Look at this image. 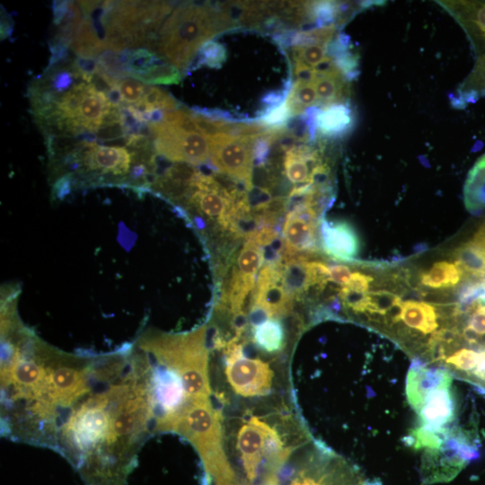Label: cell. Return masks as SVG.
Instances as JSON below:
<instances>
[{
  "label": "cell",
  "mask_w": 485,
  "mask_h": 485,
  "mask_svg": "<svg viewBox=\"0 0 485 485\" xmlns=\"http://www.w3.org/2000/svg\"><path fill=\"white\" fill-rule=\"evenodd\" d=\"M296 297L287 285L283 263H266L259 272L247 321L283 319L292 313Z\"/></svg>",
  "instance_id": "8992f818"
},
{
  "label": "cell",
  "mask_w": 485,
  "mask_h": 485,
  "mask_svg": "<svg viewBox=\"0 0 485 485\" xmlns=\"http://www.w3.org/2000/svg\"><path fill=\"white\" fill-rule=\"evenodd\" d=\"M456 259L475 279H485V221L473 235L456 248Z\"/></svg>",
  "instance_id": "9a60e30c"
},
{
  "label": "cell",
  "mask_w": 485,
  "mask_h": 485,
  "mask_svg": "<svg viewBox=\"0 0 485 485\" xmlns=\"http://www.w3.org/2000/svg\"><path fill=\"white\" fill-rule=\"evenodd\" d=\"M70 1H54L53 2V22L58 26L69 11Z\"/></svg>",
  "instance_id": "484cf974"
},
{
  "label": "cell",
  "mask_w": 485,
  "mask_h": 485,
  "mask_svg": "<svg viewBox=\"0 0 485 485\" xmlns=\"http://www.w3.org/2000/svg\"><path fill=\"white\" fill-rule=\"evenodd\" d=\"M320 240L324 252L337 260L349 262L358 255L360 249L358 234L347 221L322 220Z\"/></svg>",
  "instance_id": "30bf717a"
},
{
  "label": "cell",
  "mask_w": 485,
  "mask_h": 485,
  "mask_svg": "<svg viewBox=\"0 0 485 485\" xmlns=\"http://www.w3.org/2000/svg\"><path fill=\"white\" fill-rule=\"evenodd\" d=\"M263 261L264 246L252 236L247 235V240L234 263L225 299V311L231 316V320L245 317L243 305L256 284L257 275L263 267Z\"/></svg>",
  "instance_id": "ba28073f"
},
{
  "label": "cell",
  "mask_w": 485,
  "mask_h": 485,
  "mask_svg": "<svg viewBox=\"0 0 485 485\" xmlns=\"http://www.w3.org/2000/svg\"><path fill=\"white\" fill-rule=\"evenodd\" d=\"M96 61L99 69L116 82L128 76L126 50L121 52L106 50L97 57Z\"/></svg>",
  "instance_id": "44dd1931"
},
{
  "label": "cell",
  "mask_w": 485,
  "mask_h": 485,
  "mask_svg": "<svg viewBox=\"0 0 485 485\" xmlns=\"http://www.w3.org/2000/svg\"><path fill=\"white\" fill-rule=\"evenodd\" d=\"M291 117L301 116L318 107V97L312 79L295 78L285 101Z\"/></svg>",
  "instance_id": "ac0fdd59"
},
{
  "label": "cell",
  "mask_w": 485,
  "mask_h": 485,
  "mask_svg": "<svg viewBox=\"0 0 485 485\" xmlns=\"http://www.w3.org/2000/svg\"><path fill=\"white\" fill-rule=\"evenodd\" d=\"M463 200L471 214L479 215L485 211V154L475 162L467 174Z\"/></svg>",
  "instance_id": "2e32d148"
},
{
  "label": "cell",
  "mask_w": 485,
  "mask_h": 485,
  "mask_svg": "<svg viewBox=\"0 0 485 485\" xmlns=\"http://www.w3.org/2000/svg\"><path fill=\"white\" fill-rule=\"evenodd\" d=\"M145 86L133 79L125 78L119 81L117 87L122 98L121 107H124L125 103L129 106L138 102L143 96Z\"/></svg>",
  "instance_id": "603a6c76"
},
{
  "label": "cell",
  "mask_w": 485,
  "mask_h": 485,
  "mask_svg": "<svg viewBox=\"0 0 485 485\" xmlns=\"http://www.w3.org/2000/svg\"><path fill=\"white\" fill-rule=\"evenodd\" d=\"M418 280L419 286L431 292H450L457 291L470 279L455 260H444L434 262L428 269L421 271Z\"/></svg>",
  "instance_id": "4fadbf2b"
},
{
  "label": "cell",
  "mask_w": 485,
  "mask_h": 485,
  "mask_svg": "<svg viewBox=\"0 0 485 485\" xmlns=\"http://www.w3.org/2000/svg\"><path fill=\"white\" fill-rule=\"evenodd\" d=\"M155 153L174 163L192 165L209 159V142L204 135L188 133L163 121L147 123Z\"/></svg>",
  "instance_id": "9c48e42d"
},
{
  "label": "cell",
  "mask_w": 485,
  "mask_h": 485,
  "mask_svg": "<svg viewBox=\"0 0 485 485\" xmlns=\"http://www.w3.org/2000/svg\"><path fill=\"white\" fill-rule=\"evenodd\" d=\"M45 139L51 163L75 154L84 143L83 140L71 135H48L45 136Z\"/></svg>",
  "instance_id": "ffe728a7"
},
{
  "label": "cell",
  "mask_w": 485,
  "mask_h": 485,
  "mask_svg": "<svg viewBox=\"0 0 485 485\" xmlns=\"http://www.w3.org/2000/svg\"><path fill=\"white\" fill-rule=\"evenodd\" d=\"M166 3H167V4H169V6H170V9H171V11H172V7H173V5H174V4H172L171 2H166ZM170 13H171V12H170ZM161 27H162V26H161ZM160 29H161V28H160ZM159 31H160V30H159ZM158 32H159V31H158ZM158 32H157V34L155 35V37H157V35H158Z\"/></svg>",
  "instance_id": "83f0119b"
},
{
  "label": "cell",
  "mask_w": 485,
  "mask_h": 485,
  "mask_svg": "<svg viewBox=\"0 0 485 485\" xmlns=\"http://www.w3.org/2000/svg\"><path fill=\"white\" fill-rule=\"evenodd\" d=\"M312 81L316 90L319 108L348 103L349 80L336 64L313 69Z\"/></svg>",
  "instance_id": "7c38bea8"
},
{
  "label": "cell",
  "mask_w": 485,
  "mask_h": 485,
  "mask_svg": "<svg viewBox=\"0 0 485 485\" xmlns=\"http://www.w3.org/2000/svg\"><path fill=\"white\" fill-rule=\"evenodd\" d=\"M70 48L77 57L84 58L98 57L106 49L90 16L84 17Z\"/></svg>",
  "instance_id": "e0dca14e"
},
{
  "label": "cell",
  "mask_w": 485,
  "mask_h": 485,
  "mask_svg": "<svg viewBox=\"0 0 485 485\" xmlns=\"http://www.w3.org/2000/svg\"><path fill=\"white\" fill-rule=\"evenodd\" d=\"M278 485H382L349 459L313 439L297 449L278 474Z\"/></svg>",
  "instance_id": "277c9868"
},
{
  "label": "cell",
  "mask_w": 485,
  "mask_h": 485,
  "mask_svg": "<svg viewBox=\"0 0 485 485\" xmlns=\"http://www.w3.org/2000/svg\"><path fill=\"white\" fill-rule=\"evenodd\" d=\"M160 60L142 71L130 75L136 80L146 84H178L181 81L179 69L168 61Z\"/></svg>",
  "instance_id": "d6986e66"
},
{
  "label": "cell",
  "mask_w": 485,
  "mask_h": 485,
  "mask_svg": "<svg viewBox=\"0 0 485 485\" xmlns=\"http://www.w3.org/2000/svg\"><path fill=\"white\" fill-rule=\"evenodd\" d=\"M238 28L225 4H180L163 22L155 52L185 71L199 48L212 38Z\"/></svg>",
  "instance_id": "7a4b0ae2"
},
{
  "label": "cell",
  "mask_w": 485,
  "mask_h": 485,
  "mask_svg": "<svg viewBox=\"0 0 485 485\" xmlns=\"http://www.w3.org/2000/svg\"><path fill=\"white\" fill-rule=\"evenodd\" d=\"M258 137L219 134L207 138L213 165L242 182L248 191L253 188L254 145Z\"/></svg>",
  "instance_id": "52a82bcc"
},
{
  "label": "cell",
  "mask_w": 485,
  "mask_h": 485,
  "mask_svg": "<svg viewBox=\"0 0 485 485\" xmlns=\"http://www.w3.org/2000/svg\"><path fill=\"white\" fill-rule=\"evenodd\" d=\"M294 198L297 201L286 215L282 229L285 259L305 258L318 249L320 238L318 211L323 202L314 191Z\"/></svg>",
  "instance_id": "5b68a950"
},
{
  "label": "cell",
  "mask_w": 485,
  "mask_h": 485,
  "mask_svg": "<svg viewBox=\"0 0 485 485\" xmlns=\"http://www.w3.org/2000/svg\"><path fill=\"white\" fill-rule=\"evenodd\" d=\"M1 8V39L3 40L11 35L13 31V21L5 10H3L2 6Z\"/></svg>",
  "instance_id": "4316f807"
},
{
  "label": "cell",
  "mask_w": 485,
  "mask_h": 485,
  "mask_svg": "<svg viewBox=\"0 0 485 485\" xmlns=\"http://www.w3.org/2000/svg\"><path fill=\"white\" fill-rule=\"evenodd\" d=\"M94 134L96 138L101 141H115L118 139L123 140L128 137L123 120L101 124Z\"/></svg>",
  "instance_id": "cb8c5ba5"
},
{
  "label": "cell",
  "mask_w": 485,
  "mask_h": 485,
  "mask_svg": "<svg viewBox=\"0 0 485 485\" xmlns=\"http://www.w3.org/2000/svg\"><path fill=\"white\" fill-rule=\"evenodd\" d=\"M141 101L152 112L156 110L165 112L179 107V101L176 99L168 92L157 87L145 86Z\"/></svg>",
  "instance_id": "7402d4cb"
},
{
  "label": "cell",
  "mask_w": 485,
  "mask_h": 485,
  "mask_svg": "<svg viewBox=\"0 0 485 485\" xmlns=\"http://www.w3.org/2000/svg\"><path fill=\"white\" fill-rule=\"evenodd\" d=\"M452 381V375L445 368L412 361L406 393L409 404L418 415L415 429L449 436L459 428L454 423L457 409Z\"/></svg>",
  "instance_id": "3957f363"
},
{
  "label": "cell",
  "mask_w": 485,
  "mask_h": 485,
  "mask_svg": "<svg viewBox=\"0 0 485 485\" xmlns=\"http://www.w3.org/2000/svg\"><path fill=\"white\" fill-rule=\"evenodd\" d=\"M454 298L450 347L441 358L454 377L485 395V279L468 280Z\"/></svg>",
  "instance_id": "6da1fadb"
},
{
  "label": "cell",
  "mask_w": 485,
  "mask_h": 485,
  "mask_svg": "<svg viewBox=\"0 0 485 485\" xmlns=\"http://www.w3.org/2000/svg\"><path fill=\"white\" fill-rule=\"evenodd\" d=\"M352 274V269L343 264L329 265V282H332L340 287L346 285Z\"/></svg>",
  "instance_id": "d4e9b609"
},
{
  "label": "cell",
  "mask_w": 485,
  "mask_h": 485,
  "mask_svg": "<svg viewBox=\"0 0 485 485\" xmlns=\"http://www.w3.org/2000/svg\"><path fill=\"white\" fill-rule=\"evenodd\" d=\"M316 133L327 138L341 137L354 124L348 103H337L319 108L315 115Z\"/></svg>",
  "instance_id": "5bb4252c"
},
{
  "label": "cell",
  "mask_w": 485,
  "mask_h": 485,
  "mask_svg": "<svg viewBox=\"0 0 485 485\" xmlns=\"http://www.w3.org/2000/svg\"><path fill=\"white\" fill-rule=\"evenodd\" d=\"M245 322L249 329V340L258 351L271 357L290 356V352H287L288 340L282 319L265 318L256 322L245 319Z\"/></svg>",
  "instance_id": "8fae6325"
}]
</instances>
